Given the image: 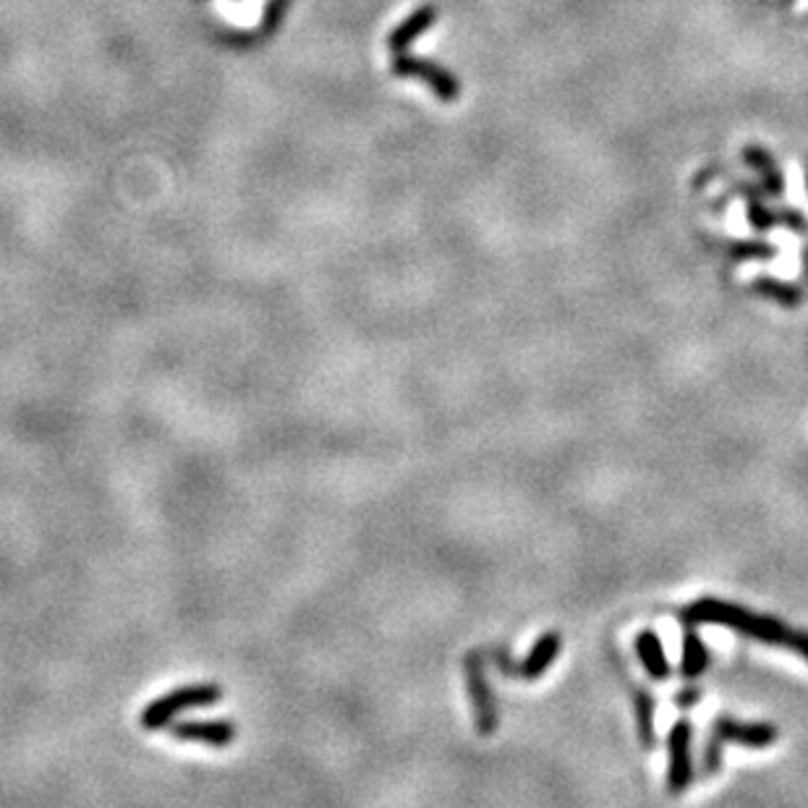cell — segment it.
I'll return each mask as SVG.
<instances>
[{
    "label": "cell",
    "instance_id": "2",
    "mask_svg": "<svg viewBox=\"0 0 808 808\" xmlns=\"http://www.w3.org/2000/svg\"><path fill=\"white\" fill-rule=\"evenodd\" d=\"M223 699V688L218 683H194V686H181L176 691L163 693L155 701L144 706L139 714V727L142 730H165L178 714L191 712V710H204V706H215Z\"/></svg>",
    "mask_w": 808,
    "mask_h": 808
},
{
    "label": "cell",
    "instance_id": "15",
    "mask_svg": "<svg viewBox=\"0 0 808 808\" xmlns=\"http://www.w3.org/2000/svg\"><path fill=\"white\" fill-rule=\"evenodd\" d=\"M636 725L639 740L644 748L654 746V696L646 691L636 693Z\"/></svg>",
    "mask_w": 808,
    "mask_h": 808
},
{
    "label": "cell",
    "instance_id": "18",
    "mask_svg": "<svg viewBox=\"0 0 808 808\" xmlns=\"http://www.w3.org/2000/svg\"><path fill=\"white\" fill-rule=\"evenodd\" d=\"M804 278H806V283H808V244H806V249H804Z\"/></svg>",
    "mask_w": 808,
    "mask_h": 808
},
{
    "label": "cell",
    "instance_id": "1",
    "mask_svg": "<svg viewBox=\"0 0 808 808\" xmlns=\"http://www.w3.org/2000/svg\"><path fill=\"white\" fill-rule=\"evenodd\" d=\"M683 618L693 625H723L740 633V636L757 639L761 644L783 646V649L800 654L808 663V631L787 628L783 620L772 616H759V612H751L733 602H723V599L701 597L699 602L686 607Z\"/></svg>",
    "mask_w": 808,
    "mask_h": 808
},
{
    "label": "cell",
    "instance_id": "5",
    "mask_svg": "<svg viewBox=\"0 0 808 808\" xmlns=\"http://www.w3.org/2000/svg\"><path fill=\"white\" fill-rule=\"evenodd\" d=\"M393 71L398 77H411V79H422L424 84L432 86V92L443 99V103H456L460 95V82L453 77L450 71H445L443 66L432 63V61H422V58H413V56H396L393 61Z\"/></svg>",
    "mask_w": 808,
    "mask_h": 808
},
{
    "label": "cell",
    "instance_id": "17",
    "mask_svg": "<svg viewBox=\"0 0 808 808\" xmlns=\"http://www.w3.org/2000/svg\"><path fill=\"white\" fill-rule=\"evenodd\" d=\"M285 3H289V0H270V3H267L265 26H276L278 24V19H280V13H283Z\"/></svg>",
    "mask_w": 808,
    "mask_h": 808
},
{
    "label": "cell",
    "instance_id": "13",
    "mask_svg": "<svg viewBox=\"0 0 808 808\" xmlns=\"http://www.w3.org/2000/svg\"><path fill=\"white\" fill-rule=\"evenodd\" d=\"M435 22H437V11L432 9V5H424V9L411 13V16L406 19L396 32H393L390 39H387V45H390V50H403L406 45L413 43V39L422 35V32L430 30Z\"/></svg>",
    "mask_w": 808,
    "mask_h": 808
},
{
    "label": "cell",
    "instance_id": "10",
    "mask_svg": "<svg viewBox=\"0 0 808 808\" xmlns=\"http://www.w3.org/2000/svg\"><path fill=\"white\" fill-rule=\"evenodd\" d=\"M636 654H639V663L644 665V670L649 672L654 680H665L670 676V663H667V654L663 646V639L659 633H654L646 628L636 636Z\"/></svg>",
    "mask_w": 808,
    "mask_h": 808
},
{
    "label": "cell",
    "instance_id": "16",
    "mask_svg": "<svg viewBox=\"0 0 808 808\" xmlns=\"http://www.w3.org/2000/svg\"><path fill=\"white\" fill-rule=\"evenodd\" d=\"M725 249L736 259H770L777 254V249L766 242H730Z\"/></svg>",
    "mask_w": 808,
    "mask_h": 808
},
{
    "label": "cell",
    "instance_id": "8",
    "mask_svg": "<svg viewBox=\"0 0 808 808\" xmlns=\"http://www.w3.org/2000/svg\"><path fill=\"white\" fill-rule=\"evenodd\" d=\"M171 736L186 743H202L210 748H225L236 740V725L233 719H184V723L168 725Z\"/></svg>",
    "mask_w": 808,
    "mask_h": 808
},
{
    "label": "cell",
    "instance_id": "7",
    "mask_svg": "<svg viewBox=\"0 0 808 808\" xmlns=\"http://www.w3.org/2000/svg\"><path fill=\"white\" fill-rule=\"evenodd\" d=\"M712 736L719 738L723 743H736L740 748H753V751H761V748H770L772 743H777L780 730L770 723H738L733 717H717L712 725Z\"/></svg>",
    "mask_w": 808,
    "mask_h": 808
},
{
    "label": "cell",
    "instance_id": "3",
    "mask_svg": "<svg viewBox=\"0 0 808 808\" xmlns=\"http://www.w3.org/2000/svg\"><path fill=\"white\" fill-rule=\"evenodd\" d=\"M464 676H466V691L471 699L473 712V727L479 736H492L500 725V714L495 704V693H492L490 680L484 672V657L482 652H469L464 657Z\"/></svg>",
    "mask_w": 808,
    "mask_h": 808
},
{
    "label": "cell",
    "instance_id": "4",
    "mask_svg": "<svg viewBox=\"0 0 808 808\" xmlns=\"http://www.w3.org/2000/svg\"><path fill=\"white\" fill-rule=\"evenodd\" d=\"M693 783V727L678 719L667 733V793L680 796Z\"/></svg>",
    "mask_w": 808,
    "mask_h": 808
},
{
    "label": "cell",
    "instance_id": "12",
    "mask_svg": "<svg viewBox=\"0 0 808 808\" xmlns=\"http://www.w3.org/2000/svg\"><path fill=\"white\" fill-rule=\"evenodd\" d=\"M743 160H746V165H751V168L759 173L766 194H772V197H780V194L785 191V178H783V173H780L777 163H774V157L770 155V152L761 150V147H746Z\"/></svg>",
    "mask_w": 808,
    "mask_h": 808
},
{
    "label": "cell",
    "instance_id": "11",
    "mask_svg": "<svg viewBox=\"0 0 808 808\" xmlns=\"http://www.w3.org/2000/svg\"><path fill=\"white\" fill-rule=\"evenodd\" d=\"M710 667V649L704 646V641L696 633L693 623H688L683 628V654H680V672H683L686 680H696L706 672Z\"/></svg>",
    "mask_w": 808,
    "mask_h": 808
},
{
    "label": "cell",
    "instance_id": "6",
    "mask_svg": "<svg viewBox=\"0 0 808 808\" xmlns=\"http://www.w3.org/2000/svg\"><path fill=\"white\" fill-rule=\"evenodd\" d=\"M740 191H743L746 197V215H748V225H751L753 231L764 233V231H772V229H787L793 233H806L808 231V220L804 212L798 210H772V207H766L764 202H761V197L753 189H748V186H738Z\"/></svg>",
    "mask_w": 808,
    "mask_h": 808
},
{
    "label": "cell",
    "instance_id": "9",
    "mask_svg": "<svg viewBox=\"0 0 808 808\" xmlns=\"http://www.w3.org/2000/svg\"><path fill=\"white\" fill-rule=\"evenodd\" d=\"M560 646H563V641H560V633H555V631L542 633V636L534 641V646L529 649V654L524 657V663L516 665V670H513V678H524V680L542 678L544 672L552 667V663L558 659Z\"/></svg>",
    "mask_w": 808,
    "mask_h": 808
},
{
    "label": "cell",
    "instance_id": "14",
    "mask_svg": "<svg viewBox=\"0 0 808 808\" xmlns=\"http://www.w3.org/2000/svg\"><path fill=\"white\" fill-rule=\"evenodd\" d=\"M751 291L759 293V296L772 298V302L787 306V309H796V306L804 302V291H800L798 285L785 283V280H777V278L761 276L751 283Z\"/></svg>",
    "mask_w": 808,
    "mask_h": 808
},
{
    "label": "cell",
    "instance_id": "19",
    "mask_svg": "<svg viewBox=\"0 0 808 808\" xmlns=\"http://www.w3.org/2000/svg\"><path fill=\"white\" fill-rule=\"evenodd\" d=\"M806 186H808V165H806Z\"/></svg>",
    "mask_w": 808,
    "mask_h": 808
}]
</instances>
